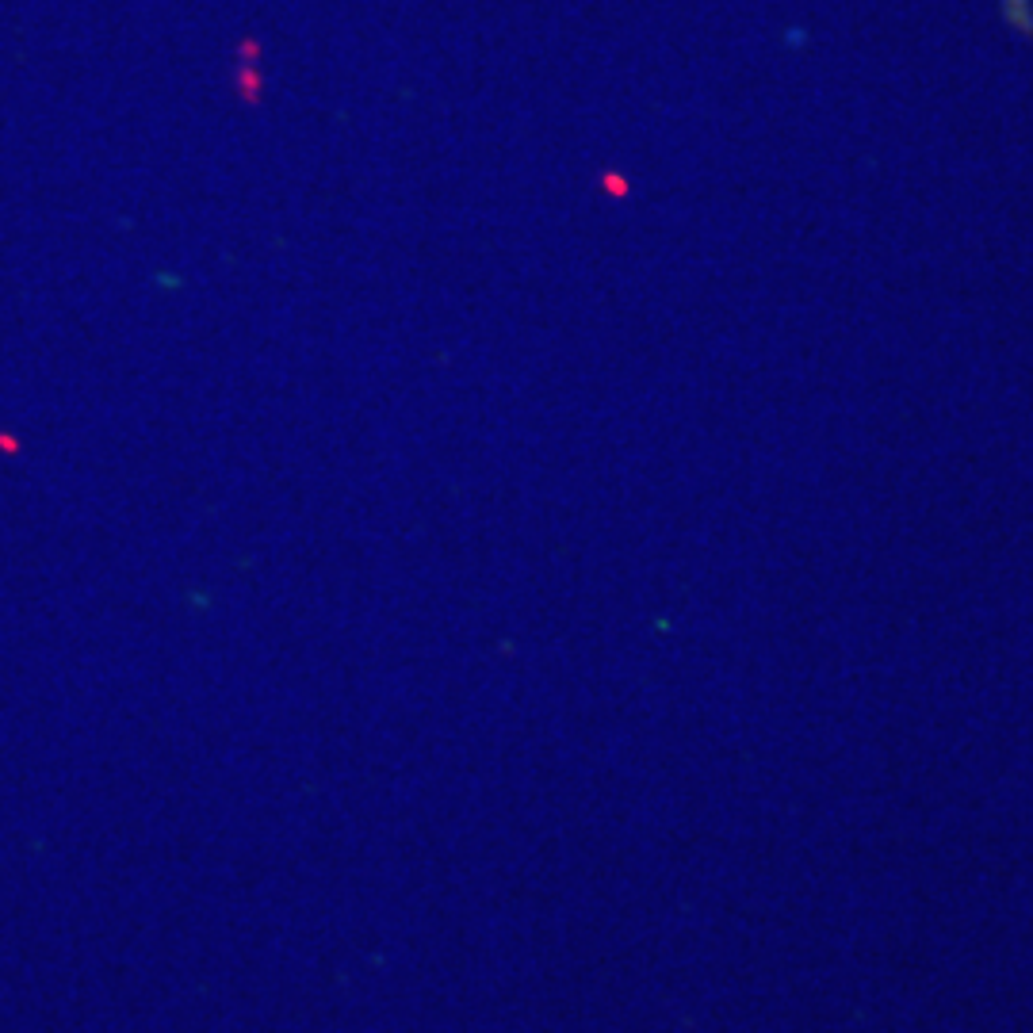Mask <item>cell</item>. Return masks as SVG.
Segmentation results:
<instances>
[]
</instances>
